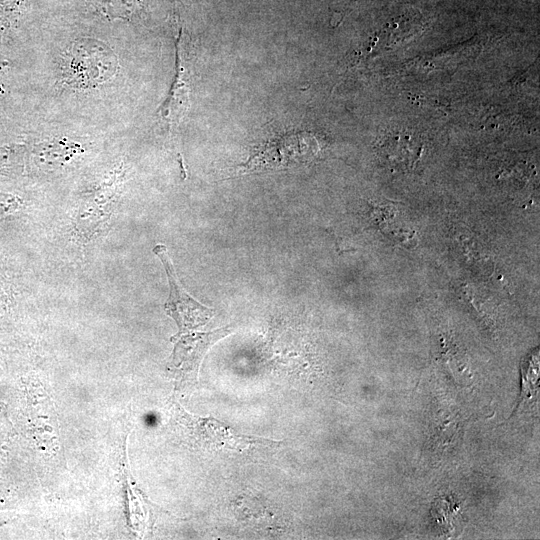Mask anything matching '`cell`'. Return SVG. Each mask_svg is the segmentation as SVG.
<instances>
[{
  "mask_svg": "<svg viewBox=\"0 0 540 540\" xmlns=\"http://www.w3.org/2000/svg\"><path fill=\"white\" fill-rule=\"evenodd\" d=\"M62 82L73 89H89L111 80L118 71V59L104 42L80 38L62 56Z\"/></svg>",
  "mask_w": 540,
  "mask_h": 540,
  "instance_id": "1",
  "label": "cell"
},
{
  "mask_svg": "<svg viewBox=\"0 0 540 540\" xmlns=\"http://www.w3.org/2000/svg\"><path fill=\"white\" fill-rule=\"evenodd\" d=\"M125 170H114L81 204L75 230L84 239L92 237L108 221L120 195Z\"/></svg>",
  "mask_w": 540,
  "mask_h": 540,
  "instance_id": "2",
  "label": "cell"
},
{
  "mask_svg": "<svg viewBox=\"0 0 540 540\" xmlns=\"http://www.w3.org/2000/svg\"><path fill=\"white\" fill-rule=\"evenodd\" d=\"M154 253L160 258L169 282V297L165 303V310L178 324L179 333H185L208 323L214 311L193 299L179 284L167 249L163 245H156Z\"/></svg>",
  "mask_w": 540,
  "mask_h": 540,
  "instance_id": "3",
  "label": "cell"
},
{
  "mask_svg": "<svg viewBox=\"0 0 540 540\" xmlns=\"http://www.w3.org/2000/svg\"><path fill=\"white\" fill-rule=\"evenodd\" d=\"M317 150L316 139L307 132L288 133L265 143L251 156L247 168H264L309 160Z\"/></svg>",
  "mask_w": 540,
  "mask_h": 540,
  "instance_id": "4",
  "label": "cell"
},
{
  "mask_svg": "<svg viewBox=\"0 0 540 540\" xmlns=\"http://www.w3.org/2000/svg\"><path fill=\"white\" fill-rule=\"evenodd\" d=\"M190 424L196 443L208 450L242 451L257 444L280 445L277 441L235 433L230 427L213 418L190 419Z\"/></svg>",
  "mask_w": 540,
  "mask_h": 540,
  "instance_id": "5",
  "label": "cell"
},
{
  "mask_svg": "<svg viewBox=\"0 0 540 540\" xmlns=\"http://www.w3.org/2000/svg\"><path fill=\"white\" fill-rule=\"evenodd\" d=\"M182 30L180 29L176 40L175 76L168 94L159 108L160 120L173 131L179 126L185 115L190 100V84L188 70L185 64Z\"/></svg>",
  "mask_w": 540,
  "mask_h": 540,
  "instance_id": "6",
  "label": "cell"
},
{
  "mask_svg": "<svg viewBox=\"0 0 540 540\" xmlns=\"http://www.w3.org/2000/svg\"><path fill=\"white\" fill-rule=\"evenodd\" d=\"M26 169H58L83 152L80 144L67 138H53L26 144Z\"/></svg>",
  "mask_w": 540,
  "mask_h": 540,
  "instance_id": "7",
  "label": "cell"
},
{
  "mask_svg": "<svg viewBox=\"0 0 540 540\" xmlns=\"http://www.w3.org/2000/svg\"><path fill=\"white\" fill-rule=\"evenodd\" d=\"M231 330L220 328L211 332L191 333L188 335H176L179 337L174 352L173 366L193 377L197 375L199 364L206 351L219 339L227 336Z\"/></svg>",
  "mask_w": 540,
  "mask_h": 540,
  "instance_id": "8",
  "label": "cell"
},
{
  "mask_svg": "<svg viewBox=\"0 0 540 540\" xmlns=\"http://www.w3.org/2000/svg\"><path fill=\"white\" fill-rule=\"evenodd\" d=\"M26 144H0V174L18 175L26 169Z\"/></svg>",
  "mask_w": 540,
  "mask_h": 540,
  "instance_id": "9",
  "label": "cell"
},
{
  "mask_svg": "<svg viewBox=\"0 0 540 540\" xmlns=\"http://www.w3.org/2000/svg\"><path fill=\"white\" fill-rule=\"evenodd\" d=\"M14 70L12 60L0 44V115L7 113L13 100Z\"/></svg>",
  "mask_w": 540,
  "mask_h": 540,
  "instance_id": "10",
  "label": "cell"
},
{
  "mask_svg": "<svg viewBox=\"0 0 540 540\" xmlns=\"http://www.w3.org/2000/svg\"><path fill=\"white\" fill-rule=\"evenodd\" d=\"M107 18H130L139 9L140 0H90Z\"/></svg>",
  "mask_w": 540,
  "mask_h": 540,
  "instance_id": "11",
  "label": "cell"
},
{
  "mask_svg": "<svg viewBox=\"0 0 540 540\" xmlns=\"http://www.w3.org/2000/svg\"><path fill=\"white\" fill-rule=\"evenodd\" d=\"M21 196L7 191H0V217L12 215L23 208Z\"/></svg>",
  "mask_w": 540,
  "mask_h": 540,
  "instance_id": "12",
  "label": "cell"
},
{
  "mask_svg": "<svg viewBox=\"0 0 540 540\" xmlns=\"http://www.w3.org/2000/svg\"><path fill=\"white\" fill-rule=\"evenodd\" d=\"M5 292H4V288H3V282L1 280V277H0V298L2 296H4Z\"/></svg>",
  "mask_w": 540,
  "mask_h": 540,
  "instance_id": "13",
  "label": "cell"
}]
</instances>
